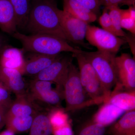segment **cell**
Segmentation results:
<instances>
[{
    "label": "cell",
    "mask_w": 135,
    "mask_h": 135,
    "mask_svg": "<svg viewBox=\"0 0 135 135\" xmlns=\"http://www.w3.org/2000/svg\"><path fill=\"white\" fill-rule=\"evenodd\" d=\"M54 0H32L26 28L32 34H47L67 41Z\"/></svg>",
    "instance_id": "6da1fadb"
},
{
    "label": "cell",
    "mask_w": 135,
    "mask_h": 135,
    "mask_svg": "<svg viewBox=\"0 0 135 135\" xmlns=\"http://www.w3.org/2000/svg\"><path fill=\"white\" fill-rule=\"evenodd\" d=\"M12 35L22 43L24 52L54 56L60 55L63 52H83V50L71 46L65 40L51 35L37 33L26 35L17 31Z\"/></svg>",
    "instance_id": "7a4b0ae2"
},
{
    "label": "cell",
    "mask_w": 135,
    "mask_h": 135,
    "mask_svg": "<svg viewBox=\"0 0 135 135\" xmlns=\"http://www.w3.org/2000/svg\"><path fill=\"white\" fill-rule=\"evenodd\" d=\"M63 91L66 103L65 112H74L96 104L83 88L80 80L79 68L72 62L69 66Z\"/></svg>",
    "instance_id": "3957f363"
},
{
    "label": "cell",
    "mask_w": 135,
    "mask_h": 135,
    "mask_svg": "<svg viewBox=\"0 0 135 135\" xmlns=\"http://www.w3.org/2000/svg\"><path fill=\"white\" fill-rule=\"evenodd\" d=\"M81 53L94 68L109 97L112 88L118 82L116 55L99 50L83 51Z\"/></svg>",
    "instance_id": "277c9868"
},
{
    "label": "cell",
    "mask_w": 135,
    "mask_h": 135,
    "mask_svg": "<svg viewBox=\"0 0 135 135\" xmlns=\"http://www.w3.org/2000/svg\"><path fill=\"white\" fill-rule=\"evenodd\" d=\"M77 59L80 80L83 87L88 96L96 104L108 101L107 95L95 71L82 53H73Z\"/></svg>",
    "instance_id": "5b68a950"
},
{
    "label": "cell",
    "mask_w": 135,
    "mask_h": 135,
    "mask_svg": "<svg viewBox=\"0 0 135 135\" xmlns=\"http://www.w3.org/2000/svg\"><path fill=\"white\" fill-rule=\"evenodd\" d=\"M53 83L50 81L33 79L29 83L27 93L38 104L40 102L59 108L64 99V91L58 87L53 88Z\"/></svg>",
    "instance_id": "8992f818"
},
{
    "label": "cell",
    "mask_w": 135,
    "mask_h": 135,
    "mask_svg": "<svg viewBox=\"0 0 135 135\" xmlns=\"http://www.w3.org/2000/svg\"><path fill=\"white\" fill-rule=\"evenodd\" d=\"M85 38L98 50L116 55L121 47L127 42L124 38H121L103 29L89 24Z\"/></svg>",
    "instance_id": "52a82bcc"
},
{
    "label": "cell",
    "mask_w": 135,
    "mask_h": 135,
    "mask_svg": "<svg viewBox=\"0 0 135 135\" xmlns=\"http://www.w3.org/2000/svg\"><path fill=\"white\" fill-rule=\"evenodd\" d=\"M60 26L67 41L87 47L84 42L89 24L63 10L59 11Z\"/></svg>",
    "instance_id": "ba28073f"
},
{
    "label": "cell",
    "mask_w": 135,
    "mask_h": 135,
    "mask_svg": "<svg viewBox=\"0 0 135 135\" xmlns=\"http://www.w3.org/2000/svg\"><path fill=\"white\" fill-rule=\"evenodd\" d=\"M71 58L60 56L51 64L33 77V79L50 81L63 89L70 64Z\"/></svg>",
    "instance_id": "9c48e42d"
},
{
    "label": "cell",
    "mask_w": 135,
    "mask_h": 135,
    "mask_svg": "<svg viewBox=\"0 0 135 135\" xmlns=\"http://www.w3.org/2000/svg\"><path fill=\"white\" fill-rule=\"evenodd\" d=\"M118 82L126 90L135 91V60L129 54L116 57Z\"/></svg>",
    "instance_id": "30bf717a"
},
{
    "label": "cell",
    "mask_w": 135,
    "mask_h": 135,
    "mask_svg": "<svg viewBox=\"0 0 135 135\" xmlns=\"http://www.w3.org/2000/svg\"><path fill=\"white\" fill-rule=\"evenodd\" d=\"M16 97L6 113L5 117L36 115L43 111L39 104L31 98L27 92Z\"/></svg>",
    "instance_id": "8fae6325"
},
{
    "label": "cell",
    "mask_w": 135,
    "mask_h": 135,
    "mask_svg": "<svg viewBox=\"0 0 135 135\" xmlns=\"http://www.w3.org/2000/svg\"><path fill=\"white\" fill-rule=\"evenodd\" d=\"M25 57V64L22 75L32 76L38 74L58 59L60 55L50 56L39 53L27 52Z\"/></svg>",
    "instance_id": "7c38bea8"
},
{
    "label": "cell",
    "mask_w": 135,
    "mask_h": 135,
    "mask_svg": "<svg viewBox=\"0 0 135 135\" xmlns=\"http://www.w3.org/2000/svg\"><path fill=\"white\" fill-rule=\"evenodd\" d=\"M0 82L16 96L27 92L26 83L18 70L0 66Z\"/></svg>",
    "instance_id": "4fadbf2b"
},
{
    "label": "cell",
    "mask_w": 135,
    "mask_h": 135,
    "mask_svg": "<svg viewBox=\"0 0 135 135\" xmlns=\"http://www.w3.org/2000/svg\"><path fill=\"white\" fill-rule=\"evenodd\" d=\"M106 102H109L125 112L135 110V91H127L117 82Z\"/></svg>",
    "instance_id": "5bb4252c"
},
{
    "label": "cell",
    "mask_w": 135,
    "mask_h": 135,
    "mask_svg": "<svg viewBox=\"0 0 135 135\" xmlns=\"http://www.w3.org/2000/svg\"><path fill=\"white\" fill-rule=\"evenodd\" d=\"M24 51L7 45L0 52V66L18 70L22 74L25 64Z\"/></svg>",
    "instance_id": "9a60e30c"
},
{
    "label": "cell",
    "mask_w": 135,
    "mask_h": 135,
    "mask_svg": "<svg viewBox=\"0 0 135 135\" xmlns=\"http://www.w3.org/2000/svg\"><path fill=\"white\" fill-rule=\"evenodd\" d=\"M103 103L94 114L92 121L106 127L115 122L125 111L109 102Z\"/></svg>",
    "instance_id": "2e32d148"
},
{
    "label": "cell",
    "mask_w": 135,
    "mask_h": 135,
    "mask_svg": "<svg viewBox=\"0 0 135 135\" xmlns=\"http://www.w3.org/2000/svg\"><path fill=\"white\" fill-rule=\"evenodd\" d=\"M0 28L11 35L17 31L15 12L10 0H0Z\"/></svg>",
    "instance_id": "e0dca14e"
},
{
    "label": "cell",
    "mask_w": 135,
    "mask_h": 135,
    "mask_svg": "<svg viewBox=\"0 0 135 135\" xmlns=\"http://www.w3.org/2000/svg\"><path fill=\"white\" fill-rule=\"evenodd\" d=\"M110 135H135V111H127L117 121L112 124Z\"/></svg>",
    "instance_id": "ac0fdd59"
},
{
    "label": "cell",
    "mask_w": 135,
    "mask_h": 135,
    "mask_svg": "<svg viewBox=\"0 0 135 135\" xmlns=\"http://www.w3.org/2000/svg\"><path fill=\"white\" fill-rule=\"evenodd\" d=\"M63 11L87 23L94 22L97 15L75 0H64Z\"/></svg>",
    "instance_id": "d6986e66"
},
{
    "label": "cell",
    "mask_w": 135,
    "mask_h": 135,
    "mask_svg": "<svg viewBox=\"0 0 135 135\" xmlns=\"http://www.w3.org/2000/svg\"><path fill=\"white\" fill-rule=\"evenodd\" d=\"M15 12L17 28H26L31 8V0H10Z\"/></svg>",
    "instance_id": "ffe728a7"
},
{
    "label": "cell",
    "mask_w": 135,
    "mask_h": 135,
    "mask_svg": "<svg viewBox=\"0 0 135 135\" xmlns=\"http://www.w3.org/2000/svg\"><path fill=\"white\" fill-rule=\"evenodd\" d=\"M53 129L48 114L42 111L35 116L29 135H53Z\"/></svg>",
    "instance_id": "44dd1931"
},
{
    "label": "cell",
    "mask_w": 135,
    "mask_h": 135,
    "mask_svg": "<svg viewBox=\"0 0 135 135\" xmlns=\"http://www.w3.org/2000/svg\"><path fill=\"white\" fill-rule=\"evenodd\" d=\"M35 116L6 117L5 126L7 129L14 134L27 132L30 130Z\"/></svg>",
    "instance_id": "7402d4cb"
},
{
    "label": "cell",
    "mask_w": 135,
    "mask_h": 135,
    "mask_svg": "<svg viewBox=\"0 0 135 135\" xmlns=\"http://www.w3.org/2000/svg\"><path fill=\"white\" fill-rule=\"evenodd\" d=\"M48 116L53 130L62 127L68 123L67 114L65 111L59 108L52 110L48 114Z\"/></svg>",
    "instance_id": "603a6c76"
},
{
    "label": "cell",
    "mask_w": 135,
    "mask_h": 135,
    "mask_svg": "<svg viewBox=\"0 0 135 135\" xmlns=\"http://www.w3.org/2000/svg\"><path fill=\"white\" fill-rule=\"evenodd\" d=\"M105 8L108 9L109 16L117 36L125 38L127 33L122 30L120 24L121 9L118 6H113Z\"/></svg>",
    "instance_id": "cb8c5ba5"
},
{
    "label": "cell",
    "mask_w": 135,
    "mask_h": 135,
    "mask_svg": "<svg viewBox=\"0 0 135 135\" xmlns=\"http://www.w3.org/2000/svg\"><path fill=\"white\" fill-rule=\"evenodd\" d=\"M105 127L92 120L83 125L80 129L77 135H105Z\"/></svg>",
    "instance_id": "d4e9b609"
},
{
    "label": "cell",
    "mask_w": 135,
    "mask_h": 135,
    "mask_svg": "<svg viewBox=\"0 0 135 135\" xmlns=\"http://www.w3.org/2000/svg\"><path fill=\"white\" fill-rule=\"evenodd\" d=\"M120 24L122 28L135 35V19L131 17L128 9L121 10Z\"/></svg>",
    "instance_id": "484cf974"
},
{
    "label": "cell",
    "mask_w": 135,
    "mask_h": 135,
    "mask_svg": "<svg viewBox=\"0 0 135 135\" xmlns=\"http://www.w3.org/2000/svg\"><path fill=\"white\" fill-rule=\"evenodd\" d=\"M10 90L0 82V106L7 112L10 107L13 100Z\"/></svg>",
    "instance_id": "4316f807"
},
{
    "label": "cell",
    "mask_w": 135,
    "mask_h": 135,
    "mask_svg": "<svg viewBox=\"0 0 135 135\" xmlns=\"http://www.w3.org/2000/svg\"><path fill=\"white\" fill-rule=\"evenodd\" d=\"M99 22L102 29L117 36L109 16L108 9L106 8L104 10L102 15L99 17Z\"/></svg>",
    "instance_id": "83f0119b"
},
{
    "label": "cell",
    "mask_w": 135,
    "mask_h": 135,
    "mask_svg": "<svg viewBox=\"0 0 135 135\" xmlns=\"http://www.w3.org/2000/svg\"><path fill=\"white\" fill-rule=\"evenodd\" d=\"M97 15L101 6L100 0H75Z\"/></svg>",
    "instance_id": "f1b7e54d"
},
{
    "label": "cell",
    "mask_w": 135,
    "mask_h": 135,
    "mask_svg": "<svg viewBox=\"0 0 135 135\" xmlns=\"http://www.w3.org/2000/svg\"><path fill=\"white\" fill-rule=\"evenodd\" d=\"M101 5H103L105 8H109L111 6H118L119 5H127L135 7V0H100Z\"/></svg>",
    "instance_id": "f546056e"
},
{
    "label": "cell",
    "mask_w": 135,
    "mask_h": 135,
    "mask_svg": "<svg viewBox=\"0 0 135 135\" xmlns=\"http://www.w3.org/2000/svg\"><path fill=\"white\" fill-rule=\"evenodd\" d=\"M53 135H74L69 123L62 127L53 129Z\"/></svg>",
    "instance_id": "4dcf8cb0"
},
{
    "label": "cell",
    "mask_w": 135,
    "mask_h": 135,
    "mask_svg": "<svg viewBox=\"0 0 135 135\" xmlns=\"http://www.w3.org/2000/svg\"><path fill=\"white\" fill-rule=\"evenodd\" d=\"M124 38L127 42H128L131 48L132 53L135 57V35L131 33L130 34H127Z\"/></svg>",
    "instance_id": "1f68e13d"
},
{
    "label": "cell",
    "mask_w": 135,
    "mask_h": 135,
    "mask_svg": "<svg viewBox=\"0 0 135 135\" xmlns=\"http://www.w3.org/2000/svg\"><path fill=\"white\" fill-rule=\"evenodd\" d=\"M6 112L0 106V129L5 126Z\"/></svg>",
    "instance_id": "d6a6232c"
},
{
    "label": "cell",
    "mask_w": 135,
    "mask_h": 135,
    "mask_svg": "<svg viewBox=\"0 0 135 135\" xmlns=\"http://www.w3.org/2000/svg\"><path fill=\"white\" fill-rule=\"evenodd\" d=\"M6 39L2 35H0V52L4 48V47L7 46L6 44Z\"/></svg>",
    "instance_id": "836d02e7"
},
{
    "label": "cell",
    "mask_w": 135,
    "mask_h": 135,
    "mask_svg": "<svg viewBox=\"0 0 135 135\" xmlns=\"http://www.w3.org/2000/svg\"><path fill=\"white\" fill-rule=\"evenodd\" d=\"M0 135H15V134L10 131L7 129L2 133H0Z\"/></svg>",
    "instance_id": "e575fe53"
},
{
    "label": "cell",
    "mask_w": 135,
    "mask_h": 135,
    "mask_svg": "<svg viewBox=\"0 0 135 135\" xmlns=\"http://www.w3.org/2000/svg\"><path fill=\"white\" fill-rule=\"evenodd\" d=\"M0 130H1V129H0Z\"/></svg>",
    "instance_id": "d590c367"
}]
</instances>
